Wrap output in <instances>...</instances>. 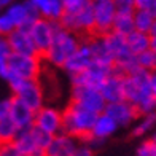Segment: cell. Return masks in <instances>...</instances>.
I'll return each mask as SVG.
<instances>
[{"label": "cell", "mask_w": 156, "mask_h": 156, "mask_svg": "<svg viewBox=\"0 0 156 156\" xmlns=\"http://www.w3.org/2000/svg\"><path fill=\"white\" fill-rule=\"evenodd\" d=\"M78 145H80V142L76 139L61 132L51 139L49 145L45 150V156H70L76 150Z\"/></svg>", "instance_id": "17"}, {"label": "cell", "mask_w": 156, "mask_h": 156, "mask_svg": "<svg viewBox=\"0 0 156 156\" xmlns=\"http://www.w3.org/2000/svg\"><path fill=\"white\" fill-rule=\"evenodd\" d=\"M116 131H118V124L113 121L110 116L105 115V113H101V115H97L96 121H94L93 131H91V139L105 142Z\"/></svg>", "instance_id": "21"}, {"label": "cell", "mask_w": 156, "mask_h": 156, "mask_svg": "<svg viewBox=\"0 0 156 156\" xmlns=\"http://www.w3.org/2000/svg\"><path fill=\"white\" fill-rule=\"evenodd\" d=\"M0 156H21V153L13 142H8V144H0Z\"/></svg>", "instance_id": "33"}, {"label": "cell", "mask_w": 156, "mask_h": 156, "mask_svg": "<svg viewBox=\"0 0 156 156\" xmlns=\"http://www.w3.org/2000/svg\"><path fill=\"white\" fill-rule=\"evenodd\" d=\"M94 13V35H102L112 32L113 21L116 16V8L113 2H93Z\"/></svg>", "instance_id": "10"}, {"label": "cell", "mask_w": 156, "mask_h": 156, "mask_svg": "<svg viewBox=\"0 0 156 156\" xmlns=\"http://www.w3.org/2000/svg\"><path fill=\"white\" fill-rule=\"evenodd\" d=\"M70 102L88 112H93L96 115L104 113L105 105H107L101 91L96 88H86V86H73L72 93H70Z\"/></svg>", "instance_id": "6"}, {"label": "cell", "mask_w": 156, "mask_h": 156, "mask_svg": "<svg viewBox=\"0 0 156 156\" xmlns=\"http://www.w3.org/2000/svg\"><path fill=\"white\" fill-rule=\"evenodd\" d=\"M10 118L18 126V129H30L34 126L35 112L30 110L26 104H23L18 99L11 97V107H10Z\"/></svg>", "instance_id": "19"}, {"label": "cell", "mask_w": 156, "mask_h": 156, "mask_svg": "<svg viewBox=\"0 0 156 156\" xmlns=\"http://www.w3.org/2000/svg\"><path fill=\"white\" fill-rule=\"evenodd\" d=\"M150 37H156V21H154V24H153L151 30H150Z\"/></svg>", "instance_id": "40"}, {"label": "cell", "mask_w": 156, "mask_h": 156, "mask_svg": "<svg viewBox=\"0 0 156 156\" xmlns=\"http://www.w3.org/2000/svg\"><path fill=\"white\" fill-rule=\"evenodd\" d=\"M15 29H16L15 24H13L10 21V18L2 11V13H0V35H2V37H8V35Z\"/></svg>", "instance_id": "31"}, {"label": "cell", "mask_w": 156, "mask_h": 156, "mask_svg": "<svg viewBox=\"0 0 156 156\" xmlns=\"http://www.w3.org/2000/svg\"><path fill=\"white\" fill-rule=\"evenodd\" d=\"M96 118V113L88 112L70 102L62 110V132L76 139L78 142H86L91 137Z\"/></svg>", "instance_id": "1"}, {"label": "cell", "mask_w": 156, "mask_h": 156, "mask_svg": "<svg viewBox=\"0 0 156 156\" xmlns=\"http://www.w3.org/2000/svg\"><path fill=\"white\" fill-rule=\"evenodd\" d=\"M10 107H11V97L0 99V119L10 116Z\"/></svg>", "instance_id": "34"}, {"label": "cell", "mask_w": 156, "mask_h": 156, "mask_svg": "<svg viewBox=\"0 0 156 156\" xmlns=\"http://www.w3.org/2000/svg\"><path fill=\"white\" fill-rule=\"evenodd\" d=\"M154 131H156V112L139 116V119L132 126L131 136L136 139H144L147 134H153Z\"/></svg>", "instance_id": "22"}, {"label": "cell", "mask_w": 156, "mask_h": 156, "mask_svg": "<svg viewBox=\"0 0 156 156\" xmlns=\"http://www.w3.org/2000/svg\"><path fill=\"white\" fill-rule=\"evenodd\" d=\"M132 16H134V29H136L137 32H142V34H150L151 27H153L154 21H156V18L150 11L136 10Z\"/></svg>", "instance_id": "25"}, {"label": "cell", "mask_w": 156, "mask_h": 156, "mask_svg": "<svg viewBox=\"0 0 156 156\" xmlns=\"http://www.w3.org/2000/svg\"><path fill=\"white\" fill-rule=\"evenodd\" d=\"M81 37L69 32L66 29H62L61 26H58V29L54 32V38L51 46L48 48V51L41 56V59L46 61L49 66L53 67H59L66 64V61L75 53V49L80 46Z\"/></svg>", "instance_id": "2"}, {"label": "cell", "mask_w": 156, "mask_h": 156, "mask_svg": "<svg viewBox=\"0 0 156 156\" xmlns=\"http://www.w3.org/2000/svg\"><path fill=\"white\" fill-rule=\"evenodd\" d=\"M10 78H21V80H40L43 72V59L41 56H23L11 53L8 56Z\"/></svg>", "instance_id": "4"}, {"label": "cell", "mask_w": 156, "mask_h": 156, "mask_svg": "<svg viewBox=\"0 0 156 156\" xmlns=\"http://www.w3.org/2000/svg\"><path fill=\"white\" fill-rule=\"evenodd\" d=\"M113 72V69H104L99 66H91L86 70L72 75L70 76V84L73 86H86V88H96L99 89L102 86V83L105 81L110 73Z\"/></svg>", "instance_id": "13"}, {"label": "cell", "mask_w": 156, "mask_h": 156, "mask_svg": "<svg viewBox=\"0 0 156 156\" xmlns=\"http://www.w3.org/2000/svg\"><path fill=\"white\" fill-rule=\"evenodd\" d=\"M0 78L5 80V81L10 80V69H8L6 59H0Z\"/></svg>", "instance_id": "37"}, {"label": "cell", "mask_w": 156, "mask_h": 156, "mask_svg": "<svg viewBox=\"0 0 156 156\" xmlns=\"http://www.w3.org/2000/svg\"><path fill=\"white\" fill-rule=\"evenodd\" d=\"M8 45L11 53L15 54H23V56H38L37 53V48H35L34 41L30 38V34L29 30H24V29H15L8 37Z\"/></svg>", "instance_id": "14"}, {"label": "cell", "mask_w": 156, "mask_h": 156, "mask_svg": "<svg viewBox=\"0 0 156 156\" xmlns=\"http://www.w3.org/2000/svg\"><path fill=\"white\" fill-rule=\"evenodd\" d=\"M132 15L134 13H116L112 30L123 35V37H127L129 34H132L136 30L134 29V16Z\"/></svg>", "instance_id": "24"}, {"label": "cell", "mask_w": 156, "mask_h": 156, "mask_svg": "<svg viewBox=\"0 0 156 156\" xmlns=\"http://www.w3.org/2000/svg\"><path fill=\"white\" fill-rule=\"evenodd\" d=\"M34 127V126H32ZM30 129H21L18 132L16 139L13 140V144L16 145V148L19 150L21 154H29V156H45V150L37 145L34 137V131Z\"/></svg>", "instance_id": "20"}, {"label": "cell", "mask_w": 156, "mask_h": 156, "mask_svg": "<svg viewBox=\"0 0 156 156\" xmlns=\"http://www.w3.org/2000/svg\"><path fill=\"white\" fill-rule=\"evenodd\" d=\"M126 45L129 48V51L137 56L140 53L147 51V49H150V45H151V37L150 34H142V32H137L134 30L132 34H129L126 37Z\"/></svg>", "instance_id": "23"}, {"label": "cell", "mask_w": 156, "mask_h": 156, "mask_svg": "<svg viewBox=\"0 0 156 156\" xmlns=\"http://www.w3.org/2000/svg\"><path fill=\"white\" fill-rule=\"evenodd\" d=\"M62 29L72 32L81 38H86L94 35V13L93 3L78 10L75 13H64V16L59 21Z\"/></svg>", "instance_id": "5"}, {"label": "cell", "mask_w": 156, "mask_h": 156, "mask_svg": "<svg viewBox=\"0 0 156 156\" xmlns=\"http://www.w3.org/2000/svg\"><path fill=\"white\" fill-rule=\"evenodd\" d=\"M136 62H137V67L142 70H147V72L153 73L156 70V53L153 49H147V51L140 53L136 56Z\"/></svg>", "instance_id": "28"}, {"label": "cell", "mask_w": 156, "mask_h": 156, "mask_svg": "<svg viewBox=\"0 0 156 156\" xmlns=\"http://www.w3.org/2000/svg\"><path fill=\"white\" fill-rule=\"evenodd\" d=\"M94 2H113V0H94Z\"/></svg>", "instance_id": "42"}, {"label": "cell", "mask_w": 156, "mask_h": 156, "mask_svg": "<svg viewBox=\"0 0 156 156\" xmlns=\"http://www.w3.org/2000/svg\"><path fill=\"white\" fill-rule=\"evenodd\" d=\"M102 40H104L105 46L108 48V51L112 53L113 58L127 48V45H126V37H123V35H119V34L113 32V30L108 32V34H105V35H102Z\"/></svg>", "instance_id": "26"}, {"label": "cell", "mask_w": 156, "mask_h": 156, "mask_svg": "<svg viewBox=\"0 0 156 156\" xmlns=\"http://www.w3.org/2000/svg\"><path fill=\"white\" fill-rule=\"evenodd\" d=\"M18 126L13 123V119L10 116H6L3 119H0V144H8L13 142L18 136Z\"/></svg>", "instance_id": "27"}, {"label": "cell", "mask_w": 156, "mask_h": 156, "mask_svg": "<svg viewBox=\"0 0 156 156\" xmlns=\"http://www.w3.org/2000/svg\"><path fill=\"white\" fill-rule=\"evenodd\" d=\"M153 15H154V18H156V0H154V11H153Z\"/></svg>", "instance_id": "43"}, {"label": "cell", "mask_w": 156, "mask_h": 156, "mask_svg": "<svg viewBox=\"0 0 156 156\" xmlns=\"http://www.w3.org/2000/svg\"><path fill=\"white\" fill-rule=\"evenodd\" d=\"M136 156H156V142L151 139H145L140 142V145L136 150Z\"/></svg>", "instance_id": "30"}, {"label": "cell", "mask_w": 156, "mask_h": 156, "mask_svg": "<svg viewBox=\"0 0 156 156\" xmlns=\"http://www.w3.org/2000/svg\"><path fill=\"white\" fill-rule=\"evenodd\" d=\"M99 91H101L105 104H115L119 101H124L123 99V75H119L113 70L105 78V81L99 88Z\"/></svg>", "instance_id": "16"}, {"label": "cell", "mask_w": 156, "mask_h": 156, "mask_svg": "<svg viewBox=\"0 0 156 156\" xmlns=\"http://www.w3.org/2000/svg\"><path fill=\"white\" fill-rule=\"evenodd\" d=\"M70 156H94V150H93V148H89L86 144H81V142H80V145L76 147V150Z\"/></svg>", "instance_id": "35"}, {"label": "cell", "mask_w": 156, "mask_h": 156, "mask_svg": "<svg viewBox=\"0 0 156 156\" xmlns=\"http://www.w3.org/2000/svg\"><path fill=\"white\" fill-rule=\"evenodd\" d=\"M34 127L40 129L48 136H58L62 132V110L53 105H43L38 112H35Z\"/></svg>", "instance_id": "7"}, {"label": "cell", "mask_w": 156, "mask_h": 156, "mask_svg": "<svg viewBox=\"0 0 156 156\" xmlns=\"http://www.w3.org/2000/svg\"><path fill=\"white\" fill-rule=\"evenodd\" d=\"M88 43L91 49V58H93V66H99L104 69H113L115 62H113V56L105 46L102 37L97 35H91L88 37Z\"/></svg>", "instance_id": "15"}, {"label": "cell", "mask_w": 156, "mask_h": 156, "mask_svg": "<svg viewBox=\"0 0 156 156\" xmlns=\"http://www.w3.org/2000/svg\"><path fill=\"white\" fill-rule=\"evenodd\" d=\"M13 2H15V0H0V8H2V10H5L6 6H10Z\"/></svg>", "instance_id": "39"}, {"label": "cell", "mask_w": 156, "mask_h": 156, "mask_svg": "<svg viewBox=\"0 0 156 156\" xmlns=\"http://www.w3.org/2000/svg\"><path fill=\"white\" fill-rule=\"evenodd\" d=\"M58 26H59V23H51V21H46L41 18H38L30 26L29 34H30V38L34 41L35 48H37L38 56H43L48 51V48L51 46Z\"/></svg>", "instance_id": "8"}, {"label": "cell", "mask_w": 156, "mask_h": 156, "mask_svg": "<svg viewBox=\"0 0 156 156\" xmlns=\"http://www.w3.org/2000/svg\"><path fill=\"white\" fill-rule=\"evenodd\" d=\"M151 140H153V142H156V131L153 132V136H151Z\"/></svg>", "instance_id": "41"}, {"label": "cell", "mask_w": 156, "mask_h": 156, "mask_svg": "<svg viewBox=\"0 0 156 156\" xmlns=\"http://www.w3.org/2000/svg\"><path fill=\"white\" fill-rule=\"evenodd\" d=\"M64 6V13H75L78 10L84 8L94 2V0H61Z\"/></svg>", "instance_id": "29"}, {"label": "cell", "mask_w": 156, "mask_h": 156, "mask_svg": "<svg viewBox=\"0 0 156 156\" xmlns=\"http://www.w3.org/2000/svg\"><path fill=\"white\" fill-rule=\"evenodd\" d=\"M116 13H134L136 11V0H113Z\"/></svg>", "instance_id": "32"}, {"label": "cell", "mask_w": 156, "mask_h": 156, "mask_svg": "<svg viewBox=\"0 0 156 156\" xmlns=\"http://www.w3.org/2000/svg\"><path fill=\"white\" fill-rule=\"evenodd\" d=\"M10 54H11V49L8 45V40H6V37L0 35V59H8Z\"/></svg>", "instance_id": "36"}, {"label": "cell", "mask_w": 156, "mask_h": 156, "mask_svg": "<svg viewBox=\"0 0 156 156\" xmlns=\"http://www.w3.org/2000/svg\"><path fill=\"white\" fill-rule=\"evenodd\" d=\"M21 156H29V154H21Z\"/></svg>", "instance_id": "44"}, {"label": "cell", "mask_w": 156, "mask_h": 156, "mask_svg": "<svg viewBox=\"0 0 156 156\" xmlns=\"http://www.w3.org/2000/svg\"><path fill=\"white\" fill-rule=\"evenodd\" d=\"M91 66H93V58H91V49H89L88 37H86V38H81L80 46H78L75 49V53L66 61L62 69L69 73V76H72V75H76V73L83 72V70H86Z\"/></svg>", "instance_id": "12"}, {"label": "cell", "mask_w": 156, "mask_h": 156, "mask_svg": "<svg viewBox=\"0 0 156 156\" xmlns=\"http://www.w3.org/2000/svg\"><path fill=\"white\" fill-rule=\"evenodd\" d=\"M150 91H151V94H153L154 101H156V73L150 75Z\"/></svg>", "instance_id": "38"}, {"label": "cell", "mask_w": 156, "mask_h": 156, "mask_svg": "<svg viewBox=\"0 0 156 156\" xmlns=\"http://www.w3.org/2000/svg\"><path fill=\"white\" fill-rule=\"evenodd\" d=\"M153 73H156V70H154V72H153Z\"/></svg>", "instance_id": "45"}, {"label": "cell", "mask_w": 156, "mask_h": 156, "mask_svg": "<svg viewBox=\"0 0 156 156\" xmlns=\"http://www.w3.org/2000/svg\"><path fill=\"white\" fill-rule=\"evenodd\" d=\"M8 86L11 89V97L18 99L34 112H38L45 105V89L40 80H21L10 78Z\"/></svg>", "instance_id": "3"}, {"label": "cell", "mask_w": 156, "mask_h": 156, "mask_svg": "<svg viewBox=\"0 0 156 156\" xmlns=\"http://www.w3.org/2000/svg\"><path fill=\"white\" fill-rule=\"evenodd\" d=\"M29 3L35 8L38 18L59 23L64 16V6L61 0H29Z\"/></svg>", "instance_id": "18"}, {"label": "cell", "mask_w": 156, "mask_h": 156, "mask_svg": "<svg viewBox=\"0 0 156 156\" xmlns=\"http://www.w3.org/2000/svg\"><path fill=\"white\" fill-rule=\"evenodd\" d=\"M104 113L107 116H110L113 121L118 124V127L132 126L140 116L137 113V110L134 108V105L126 102V101H119V102H115V104H107Z\"/></svg>", "instance_id": "11"}, {"label": "cell", "mask_w": 156, "mask_h": 156, "mask_svg": "<svg viewBox=\"0 0 156 156\" xmlns=\"http://www.w3.org/2000/svg\"><path fill=\"white\" fill-rule=\"evenodd\" d=\"M3 13L10 18V21L15 24L16 29H24V30H29L30 26L38 19L37 11L29 3V0H23V2L15 0L10 6H6Z\"/></svg>", "instance_id": "9"}]
</instances>
